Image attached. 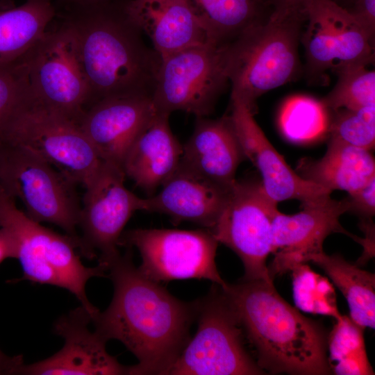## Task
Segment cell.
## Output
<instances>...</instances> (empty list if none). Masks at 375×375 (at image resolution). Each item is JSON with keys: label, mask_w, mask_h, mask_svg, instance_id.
I'll return each instance as SVG.
<instances>
[{"label": "cell", "mask_w": 375, "mask_h": 375, "mask_svg": "<svg viewBox=\"0 0 375 375\" xmlns=\"http://www.w3.org/2000/svg\"><path fill=\"white\" fill-rule=\"evenodd\" d=\"M108 267L112 299L91 324L106 341L117 340L138 359L129 375H166L190 339L197 301H183L142 274L131 248Z\"/></svg>", "instance_id": "obj_1"}, {"label": "cell", "mask_w": 375, "mask_h": 375, "mask_svg": "<svg viewBox=\"0 0 375 375\" xmlns=\"http://www.w3.org/2000/svg\"><path fill=\"white\" fill-rule=\"evenodd\" d=\"M265 372L331 374L328 335L321 323L302 315L265 280L221 286Z\"/></svg>", "instance_id": "obj_2"}, {"label": "cell", "mask_w": 375, "mask_h": 375, "mask_svg": "<svg viewBox=\"0 0 375 375\" xmlns=\"http://www.w3.org/2000/svg\"><path fill=\"white\" fill-rule=\"evenodd\" d=\"M126 1L67 10L64 20L75 37L90 106L108 97L153 92L161 57L128 17Z\"/></svg>", "instance_id": "obj_3"}, {"label": "cell", "mask_w": 375, "mask_h": 375, "mask_svg": "<svg viewBox=\"0 0 375 375\" xmlns=\"http://www.w3.org/2000/svg\"><path fill=\"white\" fill-rule=\"evenodd\" d=\"M305 20L272 12L266 20L250 26L224 45L231 98L242 102L255 115L260 96L295 77Z\"/></svg>", "instance_id": "obj_4"}, {"label": "cell", "mask_w": 375, "mask_h": 375, "mask_svg": "<svg viewBox=\"0 0 375 375\" xmlns=\"http://www.w3.org/2000/svg\"><path fill=\"white\" fill-rule=\"evenodd\" d=\"M0 227L14 242L15 258L23 271V276L18 281L65 289L76 297L92 317L99 311L87 297L86 284L93 277L106 276L107 269L99 264L94 267L85 266L74 238L31 219L1 185Z\"/></svg>", "instance_id": "obj_5"}, {"label": "cell", "mask_w": 375, "mask_h": 375, "mask_svg": "<svg viewBox=\"0 0 375 375\" xmlns=\"http://www.w3.org/2000/svg\"><path fill=\"white\" fill-rule=\"evenodd\" d=\"M197 301V332L166 375L265 374L245 347L243 329L222 287L213 283Z\"/></svg>", "instance_id": "obj_6"}, {"label": "cell", "mask_w": 375, "mask_h": 375, "mask_svg": "<svg viewBox=\"0 0 375 375\" xmlns=\"http://www.w3.org/2000/svg\"><path fill=\"white\" fill-rule=\"evenodd\" d=\"M0 185L33 220L54 224L78 246L81 206L75 183L31 151L0 140Z\"/></svg>", "instance_id": "obj_7"}, {"label": "cell", "mask_w": 375, "mask_h": 375, "mask_svg": "<svg viewBox=\"0 0 375 375\" xmlns=\"http://www.w3.org/2000/svg\"><path fill=\"white\" fill-rule=\"evenodd\" d=\"M0 140L31 151L84 188L103 161L77 122L30 97L1 133Z\"/></svg>", "instance_id": "obj_8"}, {"label": "cell", "mask_w": 375, "mask_h": 375, "mask_svg": "<svg viewBox=\"0 0 375 375\" xmlns=\"http://www.w3.org/2000/svg\"><path fill=\"white\" fill-rule=\"evenodd\" d=\"M25 58L30 99L78 124L91 92L68 24L47 30Z\"/></svg>", "instance_id": "obj_9"}, {"label": "cell", "mask_w": 375, "mask_h": 375, "mask_svg": "<svg viewBox=\"0 0 375 375\" xmlns=\"http://www.w3.org/2000/svg\"><path fill=\"white\" fill-rule=\"evenodd\" d=\"M228 83L224 45L188 47L161 58L152 103L158 113L181 110L207 117Z\"/></svg>", "instance_id": "obj_10"}, {"label": "cell", "mask_w": 375, "mask_h": 375, "mask_svg": "<svg viewBox=\"0 0 375 375\" xmlns=\"http://www.w3.org/2000/svg\"><path fill=\"white\" fill-rule=\"evenodd\" d=\"M136 248L140 272L155 282L206 279L226 285L217 267L218 242L207 229L135 228L122 233L119 246Z\"/></svg>", "instance_id": "obj_11"}, {"label": "cell", "mask_w": 375, "mask_h": 375, "mask_svg": "<svg viewBox=\"0 0 375 375\" xmlns=\"http://www.w3.org/2000/svg\"><path fill=\"white\" fill-rule=\"evenodd\" d=\"M278 210L277 203L267 194L261 181L236 180L231 188L210 232L218 243L240 258L243 280L273 282L266 262L272 251V225Z\"/></svg>", "instance_id": "obj_12"}, {"label": "cell", "mask_w": 375, "mask_h": 375, "mask_svg": "<svg viewBox=\"0 0 375 375\" xmlns=\"http://www.w3.org/2000/svg\"><path fill=\"white\" fill-rule=\"evenodd\" d=\"M125 176L121 166L103 160L85 188L81 208L79 253L90 260L97 258L107 271L121 255L118 247L125 225L135 212L144 208V198L125 187Z\"/></svg>", "instance_id": "obj_13"}, {"label": "cell", "mask_w": 375, "mask_h": 375, "mask_svg": "<svg viewBox=\"0 0 375 375\" xmlns=\"http://www.w3.org/2000/svg\"><path fill=\"white\" fill-rule=\"evenodd\" d=\"M301 35L310 76L331 68L374 60V42L349 11L333 0H312Z\"/></svg>", "instance_id": "obj_14"}, {"label": "cell", "mask_w": 375, "mask_h": 375, "mask_svg": "<svg viewBox=\"0 0 375 375\" xmlns=\"http://www.w3.org/2000/svg\"><path fill=\"white\" fill-rule=\"evenodd\" d=\"M301 207L302 210L293 215L279 210L274 215L272 225L274 258L268 267L272 279L323 251V243L331 233H340L356 240L340 223V216L348 210L344 199L338 201L330 197Z\"/></svg>", "instance_id": "obj_15"}, {"label": "cell", "mask_w": 375, "mask_h": 375, "mask_svg": "<svg viewBox=\"0 0 375 375\" xmlns=\"http://www.w3.org/2000/svg\"><path fill=\"white\" fill-rule=\"evenodd\" d=\"M231 99L228 115L246 159L259 171L267 194L276 203L297 199L301 206L331 197V192L301 177L268 140L254 114L240 101Z\"/></svg>", "instance_id": "obj_16"}, {"label": "cell", "mask_w": 375, "mask_h": 375, "mask_svg": "<svg viewBox=\"0 0 375 375\" xmlns=\"http://www.w3.org/2000/svg\"><path fill=\"white\" fill-rule=\"evenodd\" d=\"M91 322V315L83 306L60 317L54 331L63 338L62 348L45 360L24 364L19 374H129V366L110 355L107 341L90 329Z\"/></svg>", "instance_id": "obj_17"}, {"label": "cell", "mask_w": 375, "mask_h": 375, "mask_svg": "<svg viewBox=\"0 0 375 375\" xmlns=\"http://www.w3.org/2000/svg\"><path fill=\"white\" fill-rule=\"evenodd\" d=\"M156 112L151 96H115L91 105L78 124L102 160L122 167L128 148Z\"/></svg>", "instance_id": "obj_18"}, {"label": "cell", "mask_w": 375, "mask_h": 375, "mask_svg": "<svg viewBox=\"0 0 375 375\" xmlns=\"http://www.w3.org/2000/svg\"><path fill=\"white\" fill-rule=\"evenodd\" d=\"M157 194L144 198V211L159 212L176 222L188 221L210 231L231 190L189 170L180 163Z\"/></svg>", "instance_id": "obj_19"}, {"label": "cell", "mask_w": 375, "mask_h": 375, "mask_svg": "<svg viewBox=\"0 0 375 375\" xmlns=\"http://www.w3.org/2000/svg\"><path fill=\"white\" fill-rule=\"evenodd\" d=\"M182 147L181 165L228 189L246 159L228 115L197 117L193 133Z\"/></svg>", "instance_id": "obj_20"}, {"label": "cell", "mask_w": 375, "mask_h": 375, "mask_svg": "<svg viewBox=\"0 0 375 375\" xmlns=\"http://www.w3.org/2000/svg\"><path fill=\"white\" fill-rule=\"evenodd\" d=\"M124 9L133 24L150 38L161 58L213 43L185 0H127Z\"/></svg>", "instance_id": "obj_21"}, {"label": "cell", "mask_w": 375, "mask_h": 375, "mask_svg": "<svg viewBox=\"0 0 375 375\" xmlns=\"http://www.w3.org/2000/svg\"><path fill=\"white\" fill-rule=\"evenodd\" d=\"M169 115L156 114L135 138L122 163L126 176L150 196L175 172L183 147L169 124Z\"/></svg>", "instance_id": "obj_22"}, {"label": "cell", "mask_w": 375, "mask_h": 375, "mask_svg": "<svg viewBox=\"0 0 375 375\" xmlns=\"http://www.w3.org/2000/svg\"><path fill=\"white\" fill-rule=\"evenodd\" d=\"M296 172L303 178L331 191L351 193L375 178L371 151L331 138L324 156L300 160Z\"/></svg>", "instance_id": "obj_23"}, {"label": "cell", "mask_w": 375, "mask_h": 375, "mask_svg": "<svg viewBox=\"0 0 375 375\" xmlns=\"http://www.w3.org/2000/svg\"><path fill=\"white\" fill-rule=\"evenodd\" d=\"M214 44H228L272 12L269 0H185Z\"/></svg>", "instance_id": "obj_24"}, {"label": "cell", "mask_w": 375, "mask_h": 375, "mask_svg": "<svg viewBox=\"0 0 375 375\" xmlns=\"http://www.w3.org/2000/svg\"><path fill=\"white\" fill-rule=\"evenodd\" d=\"M56 14L53 0H26L17 7L0 10V65L23 58Z\"/></svg>", "instance_id": "obj_25"}, {"label": "cell", "mask_w": 375, "mask_h": 375, "mask_svg": "<svg viewBox=\"0 0 375 375\" xmlns=\"http://www.w3.org/2000/svg\"><path fill=\"white\" fill-rule=\"evenodd\" d=\"M331 279L346 298L350 319L365 329L375 325V277L346 260L341 255L323 251L310 257Z\"/></svg>", "instance_id": "obj_26"}, {"label": "cell", "mask_w": 375, "mask_h": 375, "mask_svg": "<svg viewBox=\"0 0 375 375\" xmlns=\"http://www.w3.org/2000/svg\"><path fill=\"white\" fill-rule=\"evenodd\" d=\"M328 335L331 372L335 374H374L365 349L363 328L341 316Z\"/></svg>", "instance_id": "obj_27"}, {"label": "cell", "mask_w": 375, "mask_h": 375, "mask_svg": "<svg viewBox=\"0 0 375 375\" xmlns=\"http://www.w3.org/2000/svg\"><path fill=\"white\" fill-rule=\"evenodd\" d=\"M330 112L322 101L308 97L288 100L279 116L283 136L295 144L312 143L328 132Z\"/></svg>", "instance_id": "obj_28"}, {"label": "cell", "mask_w": 375, "mask_h": 375, "mask_svg": "<svg viewBox=\"0 0 375 375\" xmlns=\"http://www.w3.org/2000/svg\"><path fill=\"white\" fill-rule=\"evenodd\" d=\"M367 66L365 63H353L333 69L338 81L322 100L329 111L375 105V72L369 70Z\"/></svg>", "instance_id": "obj_29"}, {"label": "cell", "mask_w": 375, "mask_h": 375, "mask_svg": "<svg viewBox=\"0 0 375 375\" xmlns=\"http://www.w3.org/2000/svg\"><path fill=\"white\" fill-rule=\"evenodd\" d=\"M329 112L328 134L331 138L369 151L374 148L375 105Z\"/></svg>", "instance_id": "obj_30"}, {"label": "cell", "mask_w": 375, "mask_h": 375, "mask_svg": "<svg viewBox=\"0 0 375 375\" xmlns=\"http://www.w3.org/2000/svg\"><path fill=\"white\" fill-rule=\"evenodd\" d=\"M293 272L294 297L299 306L307 312L333 317L342 316L338 310L335 293L328 281L301 264Z\"/></svg>", "instance_id": "obj_31"}, {"label": "cell", "mask_w": 375, "mask_h": 375, "mask_svg": "<svg viewBox=\"0 0 375 375\" xmlns=\"http://www.w3.org/2000/svg\"><path fill=\"white\" fill-rule=\"evenodd\" d=\"M25 56L0 65V134L30 97Z\"/></svg>", "instance_id": "obj_32"}, {"label": "cell", "mask_w": 375, "mask_h": 375, "mask_svg": "<svg viewBox=\"0 0 375 375\" xmlns=\"http://www.w3.org/2000/svg\"><path fill=\"white\" fill-rule=\"evenodd\" d=\"M344 200L347 212L358 215L362 220H371L375 214V178L361 188L349 193Z\"/></svg>", "instance_id": "obj_33"}, {"label": "cell", "mask_w": 375, "mask_h": 375, "mask_svg": "<svg viewBox=\"0 0 375 375\" xmlns=\"http://www.w3.org/2000/svg\"><path fill=\"white\" fill-rule=\"evenodd\" d=\"M353 7L348 10L363 28L372 42L375 34V0H350Z\"/></svg>", "instance_id": "obj_34"}, {"label": "cell", "mask_w": 375, "mask_h": 375, "mask_svg": "<svg viewBox=\"0 0 375 375\" xmlns=\"http://www.w3.org/2000/svg\"><path fill=\"white\" fill-rule=\"evenodd\" d=\"M312 0H269L272 13L306 19V12Z\"/></svg>", "instance_id": "obj_35"}, {"label": "cell", "mask_w": 375, "mask_h": 375, "mask_svg": "<svg viewBox=\"0 0 375 375\" xmlns=\"http://www.w3.org/2000/svg\"><path fill=\"white\" fill-rule=\"evenodd\" d=\"M24 364L22 356H10L0 349V375L19 374Z\"/></svg>", "instance_id": "obj_36"}, {"label": "cell", "mask_w": 375, "mask_h": 375, "mask_svg": "<svg viewBox=\"0 0 375 375\" xmlns=\"http://www.w3.org/2000/svg\"><path fill=\"white\" fill-rule=\"evenodd\" d=\"M124 0H53L56 7L58 3L65 8L66 10L100 6Z\"/></svg>", "instance_id": "obj_37"}, {"label": "cell", "mask_w": 375, "mask_h": 375, "mask_svg": "<svg viewBox=\"0 0 375 375\" xmlns=\"http://www.w3.org/2000/svg\"><path fill=\"white\" fill-rule=\"evenodd\" d=\"M15 258V247L10 234L0 227V264L7 258Z\"/></svg>", "instance_id": "obj_38"}, {"label": "cell", "mask_w": 375, "mask_h": 375, "mask_svg": "<svg viewBox=\"0 0 375 375\" xmlns=\"http://www.w3.org/2000/svg\"><path fill=\"white\" fill-rule=\"evenodd\" d=\"M4 1L5 0H0V6H1V3H3ZM0 10H1V9H0Z\"/></svg>", "instance_id": "obj_39"}, {"label": "cell", "mask_w": 375, "mask_h": 375, "mask_svg": "<svg viewBox=\"0 0 375 375\" xmlns=\"http://www.w3.org/2000/svg\"><path fill=\"white\" fill-rule=\"evenodd\" d=\"M0 146H1V143H0Z\"/></svg>", "instance_id": "obj_40"}]
</instances>
